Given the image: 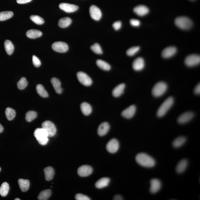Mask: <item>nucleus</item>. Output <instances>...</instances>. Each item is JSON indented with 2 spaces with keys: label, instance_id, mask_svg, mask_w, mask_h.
Returning a JSON list of instances; mask_svg holds the SVG:
<instances>
[{
  "label": "nucleus",
  "instance_id": "37",
  "mask_svg": "<svg viewBox=\"0 0 200 200\" xmlns=\"http://www.w3.org/2000/svg\"><path fill=\"white\" fill-rule=\"evenodd\" d=\"M5 115L8 120H14L16 116L15 111L10 107H7L6 109Z\"/></svg>",
  "mask_w": 200,
  "mask_h": 200
},
{
  "label": "nucleus",
  "instance_id": "46",
  "mask_svg": "<svg viewBox=\"0 0 200 200\" xmlns=\"http://www.w3.org/2000/svg\"><path fill=\"white\" fill-rule=\"evenodd\" d=\"M122 24L120 21H116L113 24V27L115 30L117 31L120 29L121 27Z\"/></svg>",
  "mask_w": 200,
  "mask_h": 200
},
{
  "label": "nucleus",
  "instance_id": "44",
  "mask_svg": "<svg viewBox=\"0 0 200 200\" xmlns=\"http://www.w3.org/2000/svg\"><path fill=\"white\" fill-rule=\"evenodd\" d=\"M75 199L77 200H90L88 197L82 194H77L76 195Z\"/></svg>",
  "mask_w": 200,
  "mask_h": 200
},
{
  "label": "nucleus",
  "instance_id": "26",
  "mask_svg": "<svg viewBox=\"0 0 200 200\" xmlns=\"http://www.w3.org/2000/svg\"><path fill=\"white\" fill-rule=\"evenodd\" d=\"M18 182L20 188L23 192H25L29 189L30 182L28 180L20 179L18 180Z\"/></svg>",
  "mask_w": 200,
  "mask_h": 200
},
{
  "label": "nucleus",
  "instance_id": "7",
  "mask_svg": "<svg viewBox=\"0 0 200 200\" xmlns=\"http://www.w3.org/2000/svg\"><path fill=\"white\" fill-rule=\"evenodd\" d=\"M200 62V57L196 54L188 55L185 59V63L189 67H193L199 64Z\"/></svg>",
  "mask_w": 200,
  "mask_h": 200
},
{
  "label": "nucleus",
  "instance_id": "11",
  "mask_svg": "<svg viewBox=\"0 0 200 200\" xmlns=\"http://www.w3.org/2000/svg\"><path fill=\"white\" fill-rule=\"evenodd\" d=\"M93 169L91 167L88 165H85L81 166L77 170V173L79 176L84 177L91 174Z\"/></svg>",
  "mask_w": 200,
  "mask_h": 200
},
{
  "label": "nucleus",
  "instance_id": "24",
  "mask_svg": "<svg viewBox=\"0 0 200 200\" xmlns=\"http://www.w3.org/2000/svg\"><path fill=\"white\" fill-rule=\"evenodd\" d=\"M44 172L46 181H51L53 179L54 171L52 167L48 166L44 170Z\"/></svg>",
  "mask_w": 200,
  "mask_h": 200
},
{
  "label": "nucleus",
  "instance_id": "34",
  "mask_svg": "<svg viewBox=\"0 0 200 200\" xmlns=\"http://www.w3.org/2000/svg\"><path fill=\"white\" fill-rule=\"evenodd\" d=\"M10 189L9 184L7 182H4L0 187V195L2 196H6L8 194Z\"/></svg>",
  "mask_w": 200,
  "mask_h": 200
},
{
  "label": "nucleus",
  "instance_id": "29",
  "mask_svg": "<svg viewBox=\"0 0 200 200\" xmlns=\"http://www.w3.org/2000/svg\"><path fill=\"white\" fill-rule=\"evenodd\" d=\"M4 47L7 54L8 55H11L14 50V47L12 43L9 40H6L4 42Z\"/></svg>",
  "mask_w": 200,
  "mask_h": 200
},
{
  "label": "nucleus",
  "instance_id": "39",
  "mask_svg": "<svg viewBox=\"0 0 200 200\" xmlns=\"http://www.w3.org/2000/svg\"><path fill=\"white\" fill-rule=\"evenodd\" d=\"M28 82L25 77H22L17 84L18 88L20 90H23L27 87Z\"/></svg>",
  "mask_w": 200,
  "mask_h": 200
},
{
  "label": "nucleus",
  "instance_id": "16",
  "mask_svg": "<svg viewBox=\"0 0 200 200\" xmlns=\"http://www.w3.org/2000/svg\"><path fill=\"white\" fill-rule=\"evenodd\" d=\"M136 111V107L135 105H132L123 111L121 115L126 118H131L135 115Z\"/></svg>",
  "mask_w": 200,
  "mask_h": 200
},
{
  "label": "nucleus",
  "instance_id": "30",
  "mask_svg": "<svg viewBox=\"0 0 200 200\" xmlns=\"http://www.w3.org/2000/svg\"><path fill=\"white\" fill-rule=\"evenodd\" d=\"M186 139L184 136H180L173 141L172 145L175 148H179L182 146L186 142Z\"/></svg>",
  "mask_w": 200,
  "mask_h": 200
},
{
  "label": "nucleus",
  "instance_id": "12",
  "mask_svg": "<svg viewBox=\"0 0 200 200\" xmlns=\"http://www.w3.org/2000/svg\"><path fill=\"white\" fill-rule=\"evenodd\" d=\"M194 114L192 112H187L180 116L178 119V122L180 124H184L189 122L194 117Z\"/></svg>",
  "mask_w": 200,
  "mask_h": 200
},
{
  "label": "nucleus",
  "instance_id": "49",
  "mask_svg": "<svg viewBox=\"0 0 200 200\" xmlns=\"http://www.w3.org/2000/svg\"><path fill=\"white\" fill-rule=\"evenodd\" d=\"M113 199L114 200H123V199L122 196L120 195H117L114 196Z\"/></svg>",
  "mask_w": 200,
  "mask_h": 200
},
{
  "label": "nucleus",
  "instance_id": "38",
  "mask_svg": "<svg viewBox=\"0 0 200 200\" xmlns=\"http://www.w3.org/2000/svg\"><path fill=\"white\" fill-rule=\"evenodd\" d=\"M37 115L35 112L34 111H29L26 113L25 119L26 121L31 122L32 121L37 117Z\"/></svg>",
  "mask_w": 200,
  "mask_h": 200
},
{
  "label": "nucleus",
  "instance_id": "43",
  "mask_svg": "<svg viewBox=\"0 0 200 200\" xmlns=\"http://www.w3.org/2000/svg\"><path fill=\"white\" fill-rule=\"evenodd\" d=\"M32 62L33 64L34 67H38L41 65V62L39 59L35 55H33L32 57Z\"/></svg>",
  "mask_w": 200,
  "mask_h": 200
},
{
  "label": "nucleus",
  "instance_id": "13",
  "mask_svg": "<svg viewBox=\"0 0 200 200\" xmlns=\"http://www.w3.org/2000/svg\"><path fill=\"white\" fill-rule=\"evenodd\" d=\"M90 14L92 19L96 21H99L102 17L101 11L99 8L95 5L90 6Z\"/></svg>",
  "mask_w": 200,
  "mask_h": 200
},
{
  "label": "nucleus",
  "instance_id": "28",
  "mask_svg": "<svg viewBox=\"0 0 200 200\" xmlns=\"http://www.w3.org/2000/svg\"><path fill=\"white\" fill-rule=\"evenodd\" d=\"M80 109L82 113L86 116L90 115L92 111L91 107L87 102H83L81 104Z\"/></svg>",
  "mask_w": 200,
  "mask_h": 200
},
{
  "label": "nucleus",
  "instance_id": "47",
  "mask_svg": "<svg viewBox=\"0 0 200 200\" xmlns=\"http://www.w3.org/2000/svg\"><path fill=\"white\" fill-rule=\"evenodd\" d=\"M195 93L199 95L200 93V84H198L196 87H195L194 90Z\"/></svg>",
  "mask_w": 200,
  "mask_h": 200
},
{
  "label": "nucleus",
  "instance_id": "50",
  "mask_svg": "<svg viewBox=\"0 0 200 200\" xmlns=\"http://www.w3.org/2000/svg\"><path fill=\"white\" fill-rule=\"evenodd\" d=\"M4 127H3L1 125V123H0V133H2L3 131H4Z\"/></svg>",
  "mask_w": 200,
  "mask_h": 200
},
{
  "label": "nucleus",
  "instance_id": "2",
  "mask_svg": "<svg viewBox=\"0 0 200 200\" xmlns=\"http://www.w3.org/2000/svg\"><path fill=\"white\" fill-rule=\"evenodd\" d=\"M34 135L40 144L42 145H47L49 139L47 131L43 128L36 129L34 132Z\"/></svg>",
  "mask_w": 200,
  "mask_h": 200
},
{
  "label": "nucleus",
  "instance_id": "32",
  "mask_svg": "<svg viewBox=\"0 0 200 200\" xmlns=\"http://www.w3.org/2000/svg\"><path fill=\"white\" fill-rule=\"evenodd\" d=\"M52 194V191L50 189L44 190L41 192L38 196V199L40 200H47Z\"/></svg>",
  "mask_w": 200,
  "mask_h": 200
},
{
  "label": "nucleus",
  "instance_id": "35",
  "mask_svg": "<svg viewBox=\"0 0 200 200\" xmlns=\"http://www.w3.org/2000/svg\"><path fill=\"white\" fill-rule=\"evenodd\" d=\"M97 66L102 70L108 71L110 70L111 67L110 64L103 60H97Z\"/></svg>",
  "mask_w": 200,
  "mask_h": 200
},
{
  "label": "nucleus",
  "instance_id": "42",
  "mask_svg": "<svg viewBox=\"0 0 200 200\" xmlns=\"http://www.w3.org/2000/svg\"><path fill=\"white\" fill-rule=\"evenodd\" d=\"M139 49L140 47H132L127 51L126 54L127 55L129 56H133L134 55L139 51Z\"/></svg>",
  "mask_w": 200,
  "mask_h": 200
},
{
  "label": "nucleus",
  "instance_id": "21",
  "mask_svg": "<svg viewBox=\"0 0 200 200\" xmlns=\"http://www.w3.org/2000/svg\"><path fill=\"white\" fill-rule=\"evenodd\" d=\"M42 32L41 31L36 29H31L26 33V35L29 38L34 39L42 36Z\"/></svg>",
  "mask_w": 200,
  "mask_h": 200
},
{
  "label": "nucleus",
  "instance_id": "41",
  "mask_svg": "<svg viewBox=\"0 0 200 200\" xmlns=\"http://www.w3.org/2000/svg\"><path fill=\"white\" fill-rule=\"evenodd\" d=\"M91 49L94 53L97 54H102L103 53L101 48L100 44L97 43H96L93 45L91 46Z\"/></svg>",
  "mask_w": 200,
  "mask_h": 200
},
{
  "label": "nucleus",
  "instance_id": "6",
  "mask_svg": "<svg viewBox=\"0 0 200 200\" xmlns=\"http://www.w3.org/2000/svg\"><path fill=\"white\" fill-rule=\"evenodd\" d=\"M42 127L47 131L48 137H52L56 134L57 129L52 122L48 120L44 121L42 123Z\"/></svg>",
  "mask_w": 200,
  "mask_h": 200
},
{
  "label": "nucleus",
  "instance_id": "19",
  "mask_svg": "<svg viewBox=\"0 0 200 200\" xmlns=\"http://www.w3.org/2000/svg\"><path fill=\"white\" fill-rule=\"evenodd\" d=\"M133 11L138 15L143 16L148 14L149 9L145 6L140 5L135 7Z\"/></svg>",
  "mask_w": 200,
  "mask_h": 200
},
{
  "label": "nucleus",
  "instance_id": "33",
  "mask_svg": "<svg viewBox=\"0 0 200 200\" xmlns=\"http://www.w3.org/2000/svg\"><path fill=\"white\" fill-rule=\"evenodd\" d=\"M14 15L12 11H7L0 12V21L6 20L10 19Z\"/></svg>",
  "mask_w": 200,
  "mask_h": 200
},
{
  "label": "nucleus",
  "instance_id": "9",
  "mask_svg": "<svg viewBox=\"0 0 200 200\" xmlns=\"http://www.w3.org/2000/svg\"><path fill=\"white\" fill-rule=\"evenodd\" d=\"M52 47L54 51L59 53L66 52L69 49L68 45L66 43L62 42H54Z\"/></svg>",
  "mask_w": 200,
  "mask_h": 200
},
{
  "label": "nucleus",
  "instance_id": "8",
  "mask_svg": "<svg viewBox=\"0 0 200 200\" xmlns=\"http://www.w3.org/2000/svg\"><path fill=\"white\" fill-rule=\"evenodd\" d=\"M78 80L84 86H90L92 84V79L87 74L82 72H79L77 74Z\"/></svg>",
  "mask_w": 200,
  "mask_h": 200
},
{
  "label": "nucleus",
  "instance_id": "36",
  "mask_svg": "<svg viewBox=\"0 0 200 200\" xmlns=\"http://www.w3.org/2000/svg\"><path fill=\"white\" fill-rule=\"evenodd\" d=\"M37 92L41 97H48V94L44 87L42 85L39 84L36 86Z\"/></svg>",
  "mask_w": 200,
  "mask_h": 200
},
{
  "label": "nucleus",
  "instance_id": "25",
  "mask_svg": "<svg viewBox=\"0 0 200 200\" xmlns=\"http://www.w3.org/2000/svg\"><path fill=\"white\" fill-rule=\"evenodd\" d=\"M51 83L55 92L58 94H61L62 90L61 87V83L58 79L53 77L51 79Z\"/></svg>",
  "mask_w": 200,
  "mask_h": 200
},
{
  "label": "nucleus",
  "instance_id": "14",
  "mask_svg": "<svg viewBox=\"0 0 200 200\" xmlns=\"http://www.w3.org/2000/svg\"><path fill=\"white\" fill-rule=\"evenodd\" d=\"M150 192L152 193H156L159 191L161 188V183L159 180L153 179L150 181Z\"/></svg>",
  "mask_w": 200,
  "mask_h": 200
},
{
  "label": "nucleus",
  "instance_id": "5",
  "mask_svg": "<svg viewBox=\"0 0 200 200\" xmlns=\"http://www.w3.org/2000/svg\"><path fill=\"white\" fill-rule=\"evenodd\" d=\"M168 86L165 83L159 82L155 84L152 90V93L155 97H159L166 92Z\"/></svg>",
  "mask_w": 200,
  "mask_h": 200
},
{
  "label": "nucleus",
  "instance_id": "27",
  "mask_svg": "<svg viewBox=\"0 0 200 200\" xmlns=\"http://www.w3.org/2000/svg\"><path fill=\"white\" fill-rule=\"evenodd\" d=\"M110 182V179L108 178H102L95 183V186L98 189H102L108 186Z\"/></svg>",
  "mask_w": 200,
  "mask_h": 200
},
{
  "label": "nucleus",
  "instance_id": "22",
  "mask_svg": "<svg viewBox=\"0 0 200 200\" xmlns=\"http://www.w3.org/2000/svg\"><path fill=\"white\" fill-rule=\"evenodd\" d=\"M125 84H121L117 86L112 91V95L115 97H118L123 93L125 88Z\"/></svg>",
  "mask_w": 200,
  "mask_h": 200
},
{
  "label": "nucleus",
  "instance_id": "48",
  "mask_svg": "<svg viewBox=\"0 0 200 200\" xmlns=\"http://www.w3.org/2000/svg\"><path fill=\"white\" fill-rule=\"evenodd\" d=\"M32 0H16L17 2L19 4H25L30 2Z\"/></svg>",
  "mask_w": 200,
  "mask_h": 200
},
{
  "label": "nucleus",
  "instance_id": "40",
  "mask_svg": "<svg viewBox=\"0 0 200 200\" xmlns=\"http://www.w3.org/2000/svg\"><path fill=\"white\" fill-rule=\"evenodd\" d=\"M30 19L33 22L35 23L36 24L41 25L44 23V19L42 18L38 15H31L30 16Z\"/></svg>",
  "mask_w": 200,
  "mask_h": 200
},
{
  "label": "nucleus",
  "instance_id": "3",
  "mask_svg": "<svg viewBox=\"0 0 200 200\" xmlns=\"http://www.w3.org/2000/svg\"><path fill=\"white\" fill-rule=\"evenodd\" d=\"M174 103V99L172 97H168L160 107L157 112L159 117H162L165 115L168 111L172 107Z\"/></svg>",
  "mask_w": 200,
  "mask_h": 200
},
{
  "label": "nucleus",
  "instance_id": "15",
  "mask_svg": "<svg viewBox=\"0 0 200 200\" xmlns=\"http://www.w3.org/2000/svg\"><path fill=\"white\" fill-rule=\"evenodd\" d=\"M59 8L62 10L67 13L74 12L78 9V6L76 5L67 4V3H62L59 5Z\"/></svg>",
  "mask_w": 200,
  "mask_h": 200
},
{
  "label": "nucleus",
  "instance_id": "51",
  "mask_svg": "<svg viewBox=\"0 0 200 200\" xmlns=\"http://www.w3.org/2000/svg\"><path fill=\"white\" fill-rule=\"evenodd\" d=\"M15 200H20V199H19V198H16L15 199Z\"/></svg>",
  "mask_w": 200,
  "mask_h": 200
},
{
  "label": "nucleus",
  "instance_id": "23",
  "mask_svg": "<svg viewBox=\"0 0 200 200\" xmlns=\"http://www.w3.org/2000/svg\"><path fill=\"white\" fill-rule=\"evenodd\" d=\"M188 165V161L185 159L182 160L178 163L176 167V171L178 173H181L185 171Z\"/></svg>",
  "mask_w": 200,
  "mask_h": 200
},
{
  "label": "nucleus",
  "instance_id": "18",
  "mask_svg": "<svg viewBox=\"0 0 200 200\" xmlns=\"http://www.w3.org/2000/svg\"><path fill=\"white\" fill-rule=\"evenodd\" d=\"M177 49L174 47H169L165 48L162 53V56L165 58L171 57L176 53Z\"/></svg>",
  "mask_w": 200,
  "mask_h": 200
},
{
  "label": "nucleus",
  "instance_id": "45",
  "mask_svg": "<svg viewBox=\"0 0 200 200\" xmlns=\"http://www.w3.org/2000/svg\"><path fill=\"white\" fill-rule=\"evenodd\" d=\"M130 24L131 25L135 27L139 26L140 25V21L138 20L135 19H131L130 21Z\"/></svg>",
  "mask_w": 200,
  "mask_h": 200
},
{
  "label": "nucleus",
  "instance_id": "31",
  "mask_svg": "<svg viewBox=\"0 0 200 200\" xmlns=\"http://www.w3.org/2000/svg\"><path fill=\"white\" fill-rule=\"evenodd\" d=\"M72 22V20L70 18L64 17L59 20L58 25L61 28H66L70 25Z\"/></svg>",
  "mask_w": 200,
  "mask_h": 200
},
{
  "label": "nucleus",
  "instance_id": "4",
  "mask_svg": "<svg viewBox=\"0 0 200 200\" xmlns=\"http://www.w3.org/2000/svg\"><path fill=\"white\" fill-rule=\"evenodd\" d=\"M175 24L180 29H189L192 27L193 23L191 19L185 16H180L175 20Z\"/></svg>",
  "mask_w": 200,
  "mask_h": 200
},
{
  "label": "nucleus",
  "instance_id": "20",
  "mask_svg": "<svg viewBox=\"0 0 200 200\" xmlns=\"http://www.w3.org/2000/svg\"><path fill=\"white\" fill-rule=\"evenodd\" d=\"M110 126L107 122H105L102 123L99 126L97 133L100 136H103L106 135L110 130Z\"/></svg>",
  "mask_w": 200,
  "mask_h": 200
},
{
  "label": "nucleus",
  "instance_id": "17",
  "mask_svg": "<svg viewBox=\"0 0 200 200\" xmlns=\"http://www.w3.org/2000/svg\"><path fill=\"white\" fill-rule=\"evenodd\" d=\"M132 67L135 70H143L145 67V61L143 58L139 57L135 59L132 64Z\"/></svg>",
  "mask_w": 200,
  "mask_h": 200
},
{
  "label": "nucleus",
  "instance_id": "1",
  "mask_svg": "<svg viewBox=\"0 0 200 200\" xmlns=\"http://www.w3.org/2000/svg\"><path fill=\"white\" fill-rule=\"evenodd\" d=\"M135 159L138 164L144 167L152 168L156 164L155 160L146 153H141L138 154Z\"/></svg>",
  "mask_w": 200,
  "mask_h": 200
},
{
  "label": "nucleus",
  "instance_id": "10",
  "mask_svg": "<svg viewBox=\"0 0 200 200\" xmlns=\"http://www.w3.org/2000/svg\"><path fill=\"white\" fill-rule=\"evenodd\" d=\"M120 144L118 140L115 139L110 140L107 145V149L109 152L114 153L119 149Z\"/></svg>",
  "mask_w": 200,
  "mask_h": 200
},
{
  "label": "nucleus",
  "instance_id": "52",
  "mask_svg": "<svg viewBox=\"0 0 200 200\" xmlns=\"http://www.w3.org/2000/svg\"><path fill=\"white\" fill-rule=\"evenodd\" d=\"M1 168H0V171H1Z\"/></svg>",
  "mask_w": 200,
  "mask_h": 200
}]
</instances>
